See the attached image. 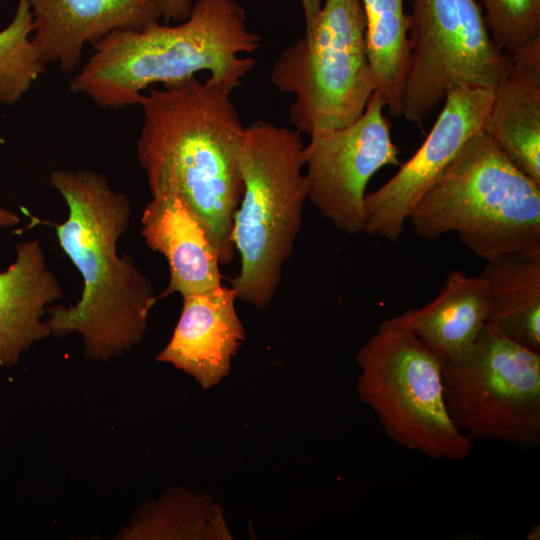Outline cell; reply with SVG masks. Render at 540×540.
<instances>
[{
  "instance_id": "6da1fadb",
  "label": "cell",
  "mask_w": 540,
  "mask_h": 540,
  "mask_svg": "<svg viewBox=\"0 0 540 540\" xmlns=\"http://www.w3.org/2000/svg\"><path fill=\"white\" fill-rule=\"evenodd\" d=\"M232 90L193 76L148 88L138 105L144 121L137 159L152 195L182 198L209 230L221 264L233 261L234 213L243 194L240 155L245 128Z\"/></svg>"
},
{
  "instance_id": "7a4b0ae2",
  "label": "cell",
  "mask_w": 540,
  "mask_h": 540,
  "mask_svg": "<svg viewBox=\"0 0 540 540\" xmlns=\"http://www.w3.org/2000/svg\"><path fill=\"white\" fill-rule=\"evenodd\" d=\"M49 183L67 205V219L56 225V235L79 271L83 289L75 305L49 308L46 322L51 334L78 333L86 358L107 361L141 342L149 312L159 300L132 257L117 252L131 206L95 171L55 170Z\"/></svg>"
},
{
  "instance_id": "3957f363",
  "label": "cell",
  "mask_w": 540,
  "mask_h": 540,
  "mask_svg": "<svg viewBox=\"0 0 540 540\" xmlns=\"http://www.w3.org/2000/svg\"><path fill=\"white\" fill-rule=\"evenodd\" d=\"M261 46L235 0H196L189 17L175 25L151 22L113 31L93 44V52L70 83L98 106L117 109L139 104L153 84L176 85L198 72L232 91L253 69L244 57Z\"/></svg>"
},
{
  "instance_id": "277c9868",
  "label": "cell",
  "mask_w": 540,
  "mask_h": 540,
  "mask_svg": "<svg viewBox=\"0 0 540 540\" xmlns=\"http://www.w3.org/2000/svg\"><path fill=\"white\" fill-rule=\"evenodd\" d=\"M408 219L423 239L456 232L486 262L515 252L540 254V184L484 130L461 147Z\"/></svg>"
},
{
  "instance_id": "5b68a950",
  "label": "cell",
  "mask_w": 540,
  "mask_h": 540,
  "mask_svg": "<svg viewBox=\"0 0 540 540\" xmlns=\"http://www.w3.org/2000/svg\"><path fill=\"white\" fill-rule=\"evenodd\" d=\"M304 149L295 129L264 120L245 128L240 155L244 189L232 225L241 266L231 287L237 299L258 309L271 304L301 229L308 197Z\"/></svg>"
},
{
  "instance_id": "8992f818",
  "label": "cell",
  "mask_w": 540,
  "mask_h": 540,
  "mask_svg": "<svg viewBox=\"0 0 540 540\" xmlns=\"http://www.w3.org/2000/svg\"><path fill=\"white\" fill-rule=\"evenodd\" d=\"M270 80L294 96L289 121L300 134L355 122L376 91L361 0H323L305 35L275 60Z\"/></svg>"
},
{
  "instance_id": "52a82bcc",
  "label": "cell",
  "mask_w": 540,
  "mask_h": 540,
  "mask_svg": "<svg viewBox=\"0 0 540 540\" xmlns=\"http://www.w3.org/2000/svg\"><path fill=\"white\" fill-rule=\"evenodd\" d=\"M357 392L398 445L433 460H462L473 442L452 421L440 359L396 318L382 321L356 356Z\"/></svg>"
},
{
  "instance_id": "ba28073f",
  "label": "cell",
  "mask_w": 540,
  "mask_h": 540,
  "mask_svg": "<svg viewBox=\"0 0 540 540\" xmlns=\"http://www.w3.org/2000/svg\"><path fill=\"white\" fill-rule=\"evenodd\" d=\"M440 364L448 413L468 439L539 446L540 353L487 324L465 355Z\"/></svg>"
},
{
  "instance_id": "9c48e42d",
  "label": "cell",
  "mask_w": 540,
  "mask_h": 540,
  "mask_svg": "<svg viewBox=\"0 0 540 540\" xmlns=\"http://www.w3.org/2000/svg\"><path fill=\"white\" fill-rule=\"evenodd\" d=\"M408 18L401 116L413 124L426 120L455 86L494 89L511 64L476 0H412Z\"/></svg>"
},
{
  "instance_id": "30bf717a",
  "label": "cell",
  "mask_w": 540,
  "mask_h": 540,
  "mask_svg": "<svg viewBox=\"0 0 540 540\" xmlns=\"http://www.w3.org/2000/svg\"><path fill=\"white\" fill-rule=\"evenodd\" d=\"M384 108L375 91L355 122L313 133L305 145L307 200L347 234L364 232L365 190L371 177L385 166L399 165Z\"/></svg>"
},
{
  "instance_id": "8fae6325",
  "label": "cell",
  "mask_w": 540,
  "mask_h": 540,
  "mask_svg": "<svg viewBox=\"0 0 540 540\" xmlns=\"http://www.w3.org/2000/svg\"><path fill=\"white\" fill-rule=\"evenodd\" d=\"M493 89L458 85L446 95L442 109L415 154L374 192L365 195L364 232L397 241L409 215L461 147L484 130Z\"/></svg>"
},
{
  "instance_id": "7c38bea8",
  "label": "cell",
  "mask_w": 540,
  "mask_h": 540,
  "mask_svg": "<svg viewBox=\"0 0 540 540\" xmlns=\"http://www.w3.org/2000/svg\"><path fill=\"white\" fill-rule=\"evenodd\" d=\"M33 17L32 44L47 65L65 72L82 65L86 44L107 34L159 21L156 0H27Z\"/></svg>"
},
{
  "instance_id": "4fadbf2b",
  "label": "cell",
  "mask_w": 540,
  "mask_h": 540,
  "mask_svg": "<svg viewBox=\"0 0 540 540\" xmlns=\"http://www.w3.org/2000/svg\"><path fill=\"white\" fill-rule=\"evenodd\" d=\"M183 307L168 344L156 357L209 388L223 380L245 340L235 290L223 284L182 296Z\"/></svg>"
},
{
  "instance_id": "5bb4252c",
  "label": "cell",
  "mask_w": 540,
  "mask_h": 540,
  "mask_svg": "<svg viewBox=\"0 0 540 540\" xmlns=\"http://www.w3.org/2000/svg\"><path fill=\"white\" fill-rule=\"evenodd\" d=\"M146 245L165 257L169 283L158 299L212 290L222 285L220 256L212 236L179 196L152 195L141 217Z\"/></svg>"
},
{
  "instance_id": "9a60e30c",
  "label": "cell",
  "mask_w": 540,
  "mask_h": 540,
  "mask_svg": "<svg viewBox=\"0 0 540 540\" xmlns=\"http://www.w3.org/2000/svg\"><path fill=\"white\" fill-rule=\"evenodd\" d=\"M63 296L39 240L15 246V260L0 271V366L16 365L30 347L51 335L46 306Z\"/></svg>"
},
{
  "instance_id": "2e32d148",
  "label": "cell",
  "mask_w": 540,
  "mask_h": 540,
  "mask_svg": "<svg viewBox=\"0 0 540 540\" xmlns=\"http://www.w3.org/2000/svg\"><path fill=\"white\" fill-rule=\"evenodd\" d=\"M511 57L493 89L484 132L518 169L540 184V42Z\"/></svg>"
},
{
  "instance_id": "e0dca14e",
  "label": "cell",
  "mask_w": 540,
  "mask_h": 540,
  "mask_svg": "<svg viewBox=\"0 0 540 540\" xmlns=\"http://www.w3.org/2000/svg\"><path fill=\"white\" fill-rule=\"evenodd\" d=\"M395 318L440 360L455 361L469 351L489 322L488 286L480 275L452 270L433 300Z\"/></svg>"
},
{
  "instance_id": "ac0fdd59",
  "label": "cell",
  "mask_w": 540,
  "mask_h": 540,
  "mask_svg": "<svg viewBox=\"0 0 540 540\" xmlns=\"http://www.w3.org/2000/svg\"><path fill=\"white\" fill-rule=\"evenodd\" d=\"M480 276L489 291L488 324L540 353V254H506L486 262Z\"/></svg>"
},
{
  "instance_id": "d6986e66",
  "label": "cell",
  "mask_w": 540,
  "mask_h": 540,
  "mask_svg": "<svg viewBox=\"0 0 540 540\" xmlns=\"http://www.w3.org/2000/svg\"><path fill=\"white\" fill-rule=\"evenodd\" d=\"M405 0H361L366 20V45L376 91L391 116L400 117L409 58ZM412 1V0H411Z\"/></svg>"
},
{
  "instance_id": "ffe728a7",
  "label": "cell",
  "mask_w": 540,
  "mask_h": 540,
  "mask_svg": "<svg viewBox=\"0 0 540 540\" xmlns=\"http://www.w3.org/2000/svg\"><path fill=\"white\" fill-rule=\"evenodd\" d=\"M129 535L139 538L231 539L222 509L191 494L163 499Z\"/></svg>"
},
{
  "instance_id": "44dd1931",
  "label": "cell",
  "mask_w": 540,
  "mask_h": 540,
  "mask_svg": "<svg viewBox=\"0 0 540 540\" xmlns=\"http://www.w3.org/2000/svg\"><path fill=\"white\" fill-rule=\"evenodd\" d=\"M33 17L27 0H17L15 15L0 31V104L19 101L45 71L31 40Z\"/></svg>"
},
{
  "instance_id": "7402d4cb",
  "label": "cell",
  "mask_w": 540,
  "mask_h": 540,
  "mask_svg": "<svg viewBox=\"0 0 540 540\" xmlns=\"http://www.w3.org/2000/svg\"><path fill=\"white\" fill-rule=\"evenodd\" d=\"M497 47L513 56L540 42V0H481Z\"/></svg>"
},
{
  "instance_id": "603a6c76",
  "label": "cell",
  "mask_w": 540,
  "mask_h": 540,
  "mask_svg": "<svg viewBox=\"0 0 540 540\" xmlns=\"http://www.w3.org/2000/svg\"><path fill=\"white\" fill-rule=\"evenodd\" d=\"M159 6L161 17L166 24L170 22L179 23L186 20L191 12L193 0H156Z\"/></svg>"
},
{
  "instance_id": "cb8c5ba5",
  "label": "cell",
  "mask_w": 540,
  "mask_h": 540,
  "mask_svg": "<svg viewBox=\"0 0 540 540\" xmlns=\"http://www.w3.org/2000/svg\"><path fill=\"white\" fill-rule=\"evenodd\" d=\"M323 0H300L303 8L305 25L308 28L316 18Z\"/></svg>"
},
{
  "instance_id": "d4e9b609",
  "label": "cell",
  "mask_w": 540,
  "mask_h": 540,
  "mask_svg": "<svg viewBox=\"0 0 540 540\" xmlns=\"http://www.w3.org/2000/svg\"><path fill=\"white\" fill-rule=\"evenodd\" d=\"M20 218L16 212L0 205V229L17 225Z\"/></svg>"
},
{
  "instance_id": "484cf974",
  "label": "cell",
  "mask_w": 540,
  "mask_h": 540,
  "mask_svg": "<svg viewBox=\"0 0 540 540\" xmlns=\"http://www.w3.org/2000/svg\"><path fill=\"white\" fill-rule=\"evenodd\" d=\"M539 536V526L534 527L531 529V531L528 533L527 537L528 539H533V540H536L535 536Z\"/></svg>"
}]
</instances>
